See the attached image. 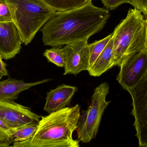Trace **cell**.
<instances>
[{
	"mask_svg": "<svg viewBox=\"0 0 147 147\" xmlns=\"http://www.w3.org/2000/svg\"><path fill=\"white\" fill-rule=\"evenodd\" d=\"M110 16L109 10L90 2L68 11H56L40 29L45 45L59 47L89 38L101 31Z\"/></svg>",
	"mask_w": 147,
	"mask_h": 147,
	"instance_id": "obj_1",
	"label": "cell"
},
{
	"mask_svg": "<svg viewBox=\"0 0 147 147\" xmlns=\"http://www.w3.org/2000/svg\"><path fill=\"white\" fill-rule=\"evenodd\" d=\"M80 110L77 104L40 117L33 136L24 141L13 142L11 146L79 147V141L74 140L73 134L78 128Z\"/></svg>",
	"mask_w": 147,
	"mask_h": 147,
	"instance_id": "obj_2",
	"label": "cell"
},
{
	"mask_svg": "<svg viewBox=\"0 0 147 147\" xmlns=\"http://www.w3.org/2000/svg\"><path fill=\"white\" fill-rule=\"evenodd\" d=\"M146 26V20L140 10H129L112 33L113 66H120L126 58L145 49Z\"/></svg>",
	"mask_w": 147,
	"mask_h": 147,
	"instance_id": "obj_3",
	"label": "cell"
},
{
	"mask_svg": "<svg viewBox=\"0 0 147 147\" xmlns=\"http://www.w3.org/2000/svg\"><path fill=\"white\" fill-rule=\"evenodd\" d=\"M22 43L32 42L37 33L57 11L44 0H5Z\"/></svg>",
	"mask_w": 147,
	"mask_h": 147,
	"instance_id": "obj_4",
	"label": "cell"
},
{
	"mask_svg": "<svg viewBox=\"0 0 147 147\" xmlns=\"http://www.w3.org/2000/svg\"><path fill=\"white\" fill-rule=\"evenodd\" d=\"M109 89V84L104 82L94 89L90 105L79 119L76 131L79 141L89 143L96 136L103 114L111 102L106 100Z\"/></svg>",
	"mask_w": 147,
	"mask_h": 147,
	"instance_id": "obj_5",
	"label": "cell"
},
{
	"mask_svg": "<svg viewBox=\"0 0 147 147\" xmlns=\"http://www.w3.org/2000/svg\"><path fill=\"white\" fill-rule=\"evenodd\" d=\"M132 98L131 114L140 147H147V73L134 88L128 91Z\"/></svg>",
	"mask_w": 147,
	"mask_h": 147,
	"instance_id": "obj_6",
	"label": "cell"
},
{
	"mask_svg": "<svg viewBox=\"0 0 147 147\" xmlns=\"http://www.w3.org/2000/svg\"><path fill=\"white\" fill-rule=\"evenodd\" d=\"M117 80L126 90L134 87L147 73L146 48L128 57L120 65Z\"/></svg>",
	"mask_w": 147,
	"mask_h": 147,
	"instance_id": "obj_7",
	"label": "cell"
},
{
	"mask_svg": "<svg viewBox=\"0 0 147 147\" xmlns=\"http://www.w3.org/2000/svg\"><path fill=\"white\" fill-rule=\"evenodd\" d=\"M40 117L30 108L14 102L0 100V120L13 128L32 123H38Z\"/></svg>",
	"mask_w": 147,
	"mask_h": 147,
	"instance_id": "obj_8",
	"label": "cell"
},
{
	"mask_svg": "<svg viewBox=\"0 0 147 147\" xmlns=\"http://www.w3.org/2000/svg\"><path fill=\"white\" fill-rule=\"evenodd\" d=\"M88 41L66 45L63 48L64 54V75L74 76L90 69V52Z\"/></svg>",
	"mask_w": 147,
	"mask_h": 147,
	"instance_id": "obj_9",
	"label": "cell"
},
{
	"mask_svg": "<svg viewBox=\"0 0 147 147\" xmlns=\"http://www.w3.org/2000/svg\"><path fill=\"white\" fill-rule=\"evenodd\" d=\"M22 39L13 21L0 22V56L5 60L18 54L22 48Z\"/></svg>",
	"mask_w": 147,
	"mask_h": 147,
	"instance_id": "obj_10",
	"label": "cell"
},
{
	"mask_svg": "<svg viewBox=\"0 0 147 147\" xmlns=\"http://www.w3.org/2000/svg\"><path fill=\"white\" fill-rule=\"evenodd\" d=\"M78 89L75 86L62 84L46 93L44 110L48 114L69 105Z\"/></svg>",
	"mask_w": 147,
	"mask_h": 147,
	"instance_id": "obj_11",
	"label": "cell"
},
{
	"mask_svg": "<svg viewBox=\"0 0 147 147\" xmlns=\"http://www.w3.org/2000/svg\"><path fill=\"white\" fill-rule=\"evenodd\" d=\"M51 80L46 79L33 83H25L23 80L8 78L6 80L0 81V100L14 102L18 99L19 94L22 91Z\"/></svg>",
	"mask_w": 147,
	"mask_h": 147,
	"instance_id": "obj_12",
	"label": "cell"
},
{
	"mask_svg": "<svg viewBox=\"0 0 147 147\" xmlns=\"http://www.w3.org/2000/svg\"><path fill=\"white\" fill-rule=\"evenodd\" d=\"M113 40L112 38L95 63L88 71L89 75L98 77L114 67L113 62Z\"/></svg>",
	"mask_w": 147,
	"mask_h": 147,
	"instance_id": "obj_13",
	"label": "cell"
},
{
	"mask_svg": "<svg viewBox=\"0 0 147 147\" xmlns=\"http://www.w3.org/2000/svg\"><path fill=\"white\" fill-rule=\"evenodd\" d=\"M47 3L57 11H68L80 7L90 3L92 0H44Z\"/></svg>",
	"mask_w": 147,
	"mask_h": 147,
	"instance_id": "obj_14",
	"label": "cell"
},
{
	"mask_svg": "<svg viewBox=\"0 0 147 147\" xmlns=\"http://www.w3.org/2000/svg\"><path fill=\"white\" fill-rule=\"evenodd\" d=\"M112 33L99 41H96L92 44H89L90 52L89 67L90 68L95 63L98 56L106 47L112 38ZM89 69V70H90Z\"/></svg>",
	"mask_w": 147,
	"mask_h": 147,
	"instance_id": "obj_15",
	"label": "cell"
},
{
	"mask_svg": "<svg viewBox=\"0 0 147 147\" xmlns=\"http://www.w3.org/2000/svg\"><path fill=\"white\" fill-rule=\"evenodd\" d=\"M38 125V123H32L16 129L12 136L13 143L24 141L32 137Z\"/></svg>",
	"mask_w": 147,
	"mask_h": 147,
	"instance_id": "obj_16",
	"label": "cell"
},
{
	"mask_svg": "<svg viewBox=\"0 0 147 147\" xmlns=\"http://www.w3.org/2000/svg\"><path fill=\"white\" fill-rule=\"evenodd\" d=\"M43 54L48 62L53 63L59 67L64 66V54L63 48L59 47H53L51 49H47Z\"/></svg>",
	"mask_w": 147,
	"mask_h": 147,
	"instance_id": "obj_17",
	"label": "cell"
},
{
	"mask_svg": "<svg viewBox=\"0 0 147 147\" xmlns=\"http://www.w3.org/2000/svg\"><path fill=\"white\" fill-rule=\"evenodd\" d=\"M16 129L9 127L0 120V145L2 147L11 146L10 144L13 143L12 136Z\"/></svg>",
	"mask_w": 147,
	"mask_h": 147,
	"instance_id": "obj_18",
	"label": "cell"
},
{
	"mask_svg": "<svg viewBox=\"0 0 147 147\" xmlns=\"http://www.w3.org/2000/svg\"><path fill=\"white\" fill-rule=\"evenodd\" d=\"M12 21L11 14L5 0H0V22Z\"/></svg>",
	"mask_w": 147,
	"mask_h": 147,
	"instance_id": "obj_19",
	"label": "cell"
},
{
	"mask_svg": "<svg viewBox=\"0 0 147 147\" xmlns=\"http://www.w3.org/2000/svg\"><path fill=\"white\" fill-rule=\"evenodd\" d=\"M108 10H114L121 4L130 3V0H101Z\"/></svg>",
	"mask_w": 147,
	"mask_h": 147,
	"instance_id": "obj_20",
	"label": "cell"
},
{
	"mask_svg": "<svg viewBox=\"0 0 147 147\" xmlns=\"http://www.w3.org/2000/svg\"><path fill=\"white\" fill-rule=\"evenodd\" d=\"M129 4L140 10L147 18V0H130Z\"/></svg>",
	"mask_w": 147,
	"mask_h": 147,
	"instance_id": "obj_21",
	"label": "cell"
},
{
	"mask_svg": "<svg viewBox=\"0 0 147 147\" xmlns=\"http://www.w3.org/2000/svg\"><path fill=\"white\" fill-rule=\"evenodd\" d=\"M3 59L0 56V79L4 76H8V72L6 68V64L3 61Z\"/></svg>",
	"mask_w": 147,
	"mask_h": 147,
	"instance_id": "obj_22",
	"label": "cell"
},
{
	"mask_svg": "<svg viewBox=\"0 0 147 147\" xmlns=\"http://www.w3.org/2000/svg\"><path fill=\"white\" fill-rule=\"evenodd\" d=\"M147 21V26H146V39H145V47L146 48V50L147 51V18L146 19Z\"/></svg>",
	"mask_w": 147,
	"mask_h": 147,
	"instance_id": "obj_23",
	"label": "cell"
}]
</instances>
